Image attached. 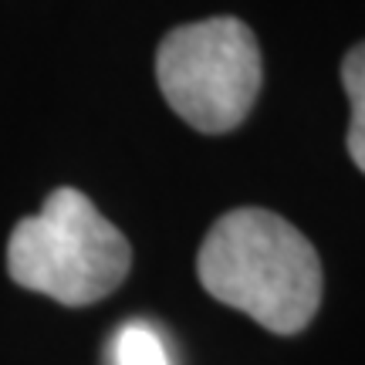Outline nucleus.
I'll use <instances>...</instances> for the list:
<instances>
[{
    "label": "nucleus",
    "instance_id": "1",
    "mask_svg": "<svg viewBox=\"0 0 365 365\" xmlns=\"http://www.w3.org/2000/svg\"><path fill=\"white\" fill-rule=\"evenodd\" d=\"M207 294L274 335H298L322 304V261L298 227L244 207L210 227L196 257Z\"/></svg>",
    "mask_w": 365,
    "mask_h": 365
},
{
    "label": "nucleus",
    "instance_id": "2",
    "mask_svg": "<svg viewBox=\"0 0 365 365\" xmlns=\"http://www.w3.org/2000/svg\"><path fill=\"white\" fill-rule=\"evenodd\" d=\"M132 267V247L81 190H54L41 213L14 227L7 271L21 287L58 304H91L112 294Z\"/></svg>",
    "mask_w": 365,
    "mask_h": 365
},
{
    "label": "nucleus",
    "instance_id": "3",
    "mask_svg": "<svg viewBox=\"0 0 365 365\" xmlns=\"http://www.w3.org/2000/svg\"><path fill=\"white\" fill-rule=\"evenodd\" d=\"M261 48L237 17H210L170 31L156 51V81L173 112L196 132L237 129L261 91Z\"/></svg>",
    "mask_w": 365,
    "mask_h": 365
},
{
    "label": "nucleus",
    "instance_id": "4",
    "mask_svg": "<svg viewBox=\"0 0 365 365\" xmlns=\"http://www.w3.org/2000/svg\"><path fill=\"white\" fill-rule=\"evenodd\" d=\"M108 365H173V359L156 325L125 322L108 339Z\"/></svg>",
    "mask_w": 365,
    "mask_h": 365
},
{
    "label": "nucleus",
    "instance_id": "5",
    "mask_svg": "<svg viewBox=\"0 0 365 365\" xmlns=\"http://www.w3.org/2000/svg\"><path fill=\"white\" fill-rule=\"evenodd\" d=\"M341 85H345V95H349V105H352L349 156L365 173V41L345 54V61H341Z\"/></svg>",
    "mask_w": 365,
    "mask_h": 365
}]
</instances>
